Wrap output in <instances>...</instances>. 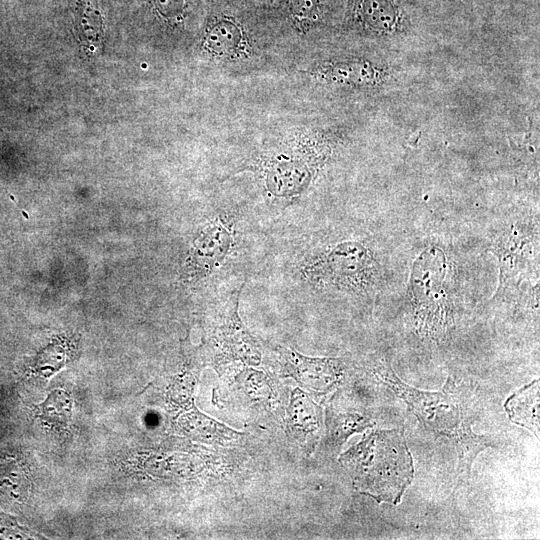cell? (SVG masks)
Segmentation results:
<instances>
[{
  "label": "cell",
  "mask_w": 540,
  "mask_h": 540,
  "mask_svg": "<svg viewBox=\"0 0 540 540\" xmlns=\"http://www.w3.org/2000/svg\"><path fill=\"white\" fill-rule=\"evenodd\" d=\"M373 372L380 382L407 404L427 430L454 444L458 453L459 474L468 477L477 455L495 446L488 436L473 432L476 415L472 403L452 378H447L441 390L424 391L403 382L388 360L379 361Z\"/></svg>",
  "instance_id": "cell-1"
},
{
  "label": "cell",
  "mask_w": 540,
  "mask_h": 540,
  "mask_svg": "<svg viewBox=\"0 0 540 540\" xmlns=\"http://www.w3.org/2000/svg\"><path fill=\"white\" fill-rule=\"evenodd\" d=\"M360 492L378 503L397 505L414 478L413 458L403 429L373 430L341 455Z\"/></svg>",
  "instance_id": "cell-2"
},
{
  "label": "cell",
  "mask_w": 540,
  "mask_h": 540,
  "mask_svg": "<svg viewBox=\"0 0 540 540\" xmlns=\"http://www.w3.org/2000/svg\"><path fill=\"white\" fill-rule=\"evenodd\" d=\"M332 152L324 135L300 133L261 151L245 170L256 174L268 198L294 200L309 188Z\"/></svg>",
  "instance_id": "cell-3"
},
{
  "label": "cell",
  "mask_w": 540,
  "mask_h": 540,
  "mask_svg": "<svg viewBox=\"0 0 540 540\" xmlns=\"http://www.w3.org/2000/svg\"><path fill=\"white\" fill-rule=\"evenodd\" d=\"M297 274L318 289L360 295L376 285L379 267L363 243L345 240L315 250L299 259Z\"/></svg>",
  "instance_id": "cell-4"
},
{
  "label": "cell",
  "mask_w": 540,
  "mask_h": 540,
  "mask_svg": "<svg viewBox=\"0 0 540 540\" xmlns=\"http://www.w3.org/2000/svg\"><path fill=\"white\" fill-rule=\"evenodd\" d=\"M447 273L444 252L430 246L415 259L410 276L409 296L416 330L437 340L446 334L453 322Z\"/></svg>",
  "instance_id": "cell-5"
},
{
  "label": "cell",
  "mask_w": 540,
  "mask_h": 540,
  "mask_svg": "<svg viewBox=\"0 0 540 540\" xmlns=\"http://www.w3.org/2000/svg\"><path fill=\"white\" fill-rule=\"evenodd\" d=\"M236 239L235 222L230 215H212L193 237L187 260L190 279L199 281L214 276L229 259Z\"/></svg>",
  "instance_id": "cell-6"
},
{
  "label": "cell",
  "mask_w": 540,
  "mask_h": 540,
  "mask_svg": "<svg viewBox=\"0 0 540 540\" xmlns=\"http://www.w3.org/2000/svg\"><path fill=\"white\" fill-rule=\"evenodd\" d=\"M277 351L283 375L313 392L332 391L344 376L345 365L340 358L308 357L284 347H278Z\"/></svg>",
  "instance_id": "cell-7"
},
{
  "label": "cell",
  "mask_w": 540,
  "mask_h": 540,
  "mask_svg": "<svg viewBox=\"0 0 540 540\" xmlns=\"http://www.w3.org/2000/svg\"><path fill=\"white\" fill-rule=\"evenodd\" d=\"M309 74L321 83L352 88L376 87L388 76L385 68L360 58L326 61L313 67Z\"/></svg>",
  "instance_id": "cell-8"
},
{
  "label": "cell",
  "mask_w": 540,
  "mask_h": 540,
  "mask_svg": "<svg viewBox=\"0 0 540 540\" xmlns=\"http://www.w3.org/2000/svg\"><path fill=\"white\" fill-rule=\"evenodd\" d=\"M203 49L215 59L237 61L251 52L249 37L244 27L231 16L212 18L204 31Z\"/></svg>",
  "instance_id": "cell-9"
},
{
  "label": "cell",
  "mask_w": 540,
  "mask_h": 540,
  "mask_svg": "<svg viewBox=\"0 0 540 540\" xmlns=\"http://www.w3.org/2000/svg\"><path fill=\"white\" fill-rule=\"evenodd\" d=\"M243 284L235 293L233 302L227 307L223 320L218 327L217 340L222 354L230 359L249 365H259L261 352L255 339L243 325L239 313V297Z\"/></svg>",
  "instance_id": "cell-10"
},
{
  "label": "cell",
  "mask_w": 540,
  "mask_h": 540,
  "mask_svg": "<svg viewBox=\"0 0 540 540\" xmlns=\"http://www.w3.org/2000/svg\"><path fill=\"white\" fill-rule=\"evenodd\" d=\"M350 15L361 29L377 35L392 34L402 23L395 0H350Z\"/></svg>",
  "instance_id": "cell-11"
},
{
  "label": "cell",
  "mask_w": 540,
  "mask_h": 540,
  "mask_svg": "<svg viewBox=\"0 0 540 540\" xmlns=\"http://www.w3.org/2000/svg\"><path fill=\"white\" fill-rule=\"evenodd\" d=\"M286 414L288 426L296 438L313 446L321 431V408L300 389H295Z\"/></svg>",
  "instance_id": "cell-12"
},
{
  "label": "cell",
  "mask_w": 540,
  "mask_h": 540,
  "mask_svg": "<svg viewBox=\"0 0 540 540\" xmlns=\"http://www.w3.org/2000/svg\"><path fill=\"white\" fill-rule=\"evenodd\" d=\"M509 419L539 437V380H533L504 403Z\"/></svg>",
  "instance_id": "cell-13"
},
{
  "label": "cell",
  "mask_w": 540,
  "mask_h": 540,
  "mask_svg": "<svg viewBox=\"0 0 540 540\" xmlns=\"http://www.w3.org/2000/svg\"><path fill=\"white\" fill-rule=\"evenodd\" d=\"M374 426L369 416L358 413H327L329 440L334 446H341L354 433H360Z\"/></svg>",
  "instance_id": "cell-14"
},
{
  "label": "cell",
  "mask_w": 540,
  "mask_h": 540,
  "mask_svg": "<svg viewBox=\"0 0 540 540\" xmlns=\"http://www.w3.org/2000/svg\"><path fill=\"white\" fill-rule=\"evenodd\" d=\"M37 409L38 415L45 423L57 427L65 426L71 418V398L66 391L56 389L51 391Z\"/></svg>",
  "instance_id": "cell-15"
},
{
  "label": "cell",
  "mask_w": 540,
  "mask_h": 540,
  "mask_svg": "<svg viewBox=\"0 0 540 540\" xmlns=\"http://www.w3.org/2000/svg\"><path fill=\"white\" fill-rule=\"evenodd\" d=\"M289 16L300 33L317 26L322 17L321 0H287Z\"/></svg>",
  "instance_id": "cell-16"
},
{
  "label": "cell",
  "mask_w": 540,
  "mask_h": 540,
  "mask_svg": "<svg viewBox=\"0 0 540 540\" xmlns=\"http://www.w3.org/2000/svg\"><path fill=\"white\" fill-rule=\"evenodd\" d=\"M193 416L194 421L197 423L193 426V429L197 431V436L204 439V441L223 444L239 436L236 431H233L214 419L200 413H196Z\"/></svg>",
  "instance_id": "cell-17"
},
{
  "label": "cell",
  "mask_w": 540,
  "mask_h": 540,
  "mask_svg": "<svg viewBox=\"0 0 540 540\" xmlns=\"http://www.w3.org/2000/svg\"><path fill=\"white\" fill-rule=\"evenodd\" d=\"M154 11L163 19L171 22L181 21L185 15L189 0H149Z\"/></svg>",
  "instance_id": "cell-18"
}]
</instances>
